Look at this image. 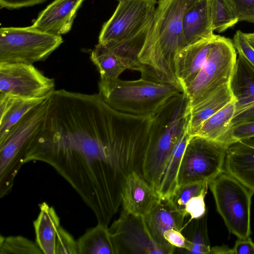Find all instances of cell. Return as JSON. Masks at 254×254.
<instances>
[{"label":"cell","instance_id":"6da1fadb","mask_svg":"<svg viewBox=\"0 0 254 254\" xmlns=\"http://www.w3.org/2000/svg\"><path fill=\"white\" fill-rule=\"evenodd\" d=\"M54 168L108 226L122 204L125 180L117 111L99 93L55 90L24 163Z\"/></svg>","mask_w":254,"mask_h":254},{"label":"cell","instance_id":"7a4b0ae2","mask_svg":"<svg viewBox=\"0 0 254 254\" xmlns=\"http://www.w3.org/2000/svg\"><path fill=\"white\" fill-rule=\"evenodd\" d=\"M197 0H158L150 29L138 56L137 71L141 78L183 90L176 76L175 59L187 47L183 34V16Z\"/></svg>","mask_w":254,"mask_h":254},{"label":"cell","instance_id":"3957f363","mask_svg":"<svg viewBox=\"0 0 254 254\" xmlns=\"http://www.w3.org/2000/svg\"><path fill=\"white\" fill-rule=\"evenodd\" d=\"M190 116V100L183 93L169 99L152 118L141 175L157 191L169 158L182 135L189 131Z\"/></svg>","mask_w":254,"mask_h":254},{"label":"cell","instance_id":"277c9868","mask_svg":"<svg viewBox=\"0 0 254 254\" xmlns=\"http://www.w3.org/2000/svg\"><path fill=\"white\" fill-rule=\"evenodd\" d=\"M99 94L113 109L127 114L153 118L171 98L184 93L172 84L140 78L123 80L119 78L101 80Z\"/></svg>","mask_w":254,"mask_h":254},{"label":"cell","instance_id":"5b68a950","mask_svg":"<svg viewBox=\"0 0 254 254\" xmlns=\"http://www.w3.org/2000/svg\"><path fill=\"white\" fill-rule=\"evenodd\" d=\"M48 98L26 114L0 140V198L11 191L16 176L25 164L30 142L44 121Z\"/></svg>","mask_w":254,"mask_h":254},{"label":"cell","instance_id":"8992f818","mask_svg":"<svg viewBox=\"0 0 254 254\" xmlns=\"http://www.w3.org/2000/svg\"><path fill=\"white\" fill-rule=\"evenodd\" d=\"M237 59L233 41L216 35L204 64L184 91L191 109L230 83Z\"/></svg>","mask_w":254,"mask_h":254},{"label":"cell","instance_id":"52a82bcc","mask_svg":"<svg viewBox=\"0 0 254 254\" xmlns=\"http://www.w3.org/2000/svg\"><path fill=\"white\" fill-rule=\"evenodd\" d=\"M217 210L230 232L238 238L250 237L251 207L254 193L223 171L208 183Z\"/></svg>","mask_w":254,"mask_h":254},{"label":"cell","instance_id":"ba28073f","mask_svg":"<svg viewBox=\"0 0 254 254\" xmlns=\"http://www.w3.org/2000/svg\"><path fill=\"white\" fill-rule=\"evenodd\" d=\"M64 42L61 36L28 27L0 29V63H34L45 61Z\"/></svg>","mask_w":254,"mask_h":254},{"label":"cell","instance_id":"9c48e42d","mask_svg":"<svg viewBox=\"0 0 254 254\" xmlns=\"http://www.w3.org/2000/svg\"><path fill=\"white\" fill-rule=\"evenodd\" d=\"M229 146L197 135L190 136L178 175L179 185L209 182L224 171Z\"/></svg>","mask_w":254,"mask_h":254},{"label":"cell","instance_id":"30bf717a","mask_svg":"<svg viewBox=\"0 0 254 254\" xmlns=\"http://www.w3.org/2000/svg\"><path fill=\"white\" fill-rule=\"evenodd\" d=\"M55 79L33 64L0 63V94L27 99H46L55 89Z\"/></svg>","mask_w":254,"mask_h":254},{"label":"cell","instance_id":"8fae6325","mask_svg":"<svg viewBox=\"0 0 254 254\" xmlns=\"http://www.w3.org/2000/svg\"><path fill=\"white\" fill-rule=\"evenodd\" d=\"M157 0H122L111 18L102 26L98 43L118 42L143 26L153 15Z\"/></svg>","mask_w":254,"mask_h":254},{"label":"cell","instance_id":"7c38bea8","mask_svg":"<svg viewBox=\"0 0 254 254\" xmlns=\"http://www.w3.org/2000/svg\"><path fill=\"white\" fill-rule=\"evenodd\" d=\"M109 230L116 254H166L152 237L144 217L123 209Z\"/></svg>","mask_w":254,"mask_h":254},{"label":"cell","instance_id":"4fadbf2b","mask_svg":"<svg viewBox=\"0 0 254 254\" xmlns=\"http://www.w3.org/2000/svg\"><path fill=\"white\" fill-rule=\"evenodd\" d=\"M235 100L231 126L254 121V67L239 55L229 83Z\"/></svg>","mask_w":254,"mask_h":254},{"label":"cell","instance_id":"5bb4252c","mask_svg":"<svg viewBox=\"0 0 254 254\" xmlns=\"http://www.w3.org/2000/svg\"><path fill=\"white\" fill-rule=\"evenodd\" d=\"M186 217L183 213L176 209L170 199L161 198L144 217L152 237L166 254H174L176 248L165 240L163 237L164 232L172 228L181 231Z\"/></svg>","mask_w":254,"mask_h":254},{"label":"cell","instance_id":"9a60e30c","mask_svg":"<svg viewBox=\"0 0 254 254\" xmlns=\"http://www.w3.org/2000/svg\"><path fill=\"white\" fill-rule=\"evenodd\" d=\"M84 0H54L38 15L32 26L43 32L61 36L71 29Z\"/></svg>","mask_w":254,"mask_h":254},{"label":"cell","instance_id":"2e32d148","mask_svg":"<svg viewBox=\"0 0 254 254\" xmlns=\"http://www.w3.org/2000/svg\"><path fill=\"white\" fill-rule=\"evenodd\" d=\"M122 195L123 209L144 217L160 198L157 191L135 171L126 177Z\"/></svg>","mask_w":254,"mask_h":254},{"label":"cell","instance_id":"e0dca14e","mask_svg":"<svg viewBox=\"0 0 254 254\" xmlns=\"http://www.w3.org/2000/svg\"><path fill=\"white\" fill-rule=\"evenodd\" d=\"M224 171L254 194V137L236 142L228 147Z\"/></svg>","mask_w":254,"mask_h":254},{"label":"cell","instance_id":"ac0fdd59","mask_svg":"<svg viewBox=\"0 0 254 254\" xmlns=\"http://www.w3.org/2000/svg\"><path fill=\"white\" fill-rule=\"evenodd\" d=\"M215 35L187 47L177 55L175 59L176 73L184 92L204 64Z\"/></svg>","mask_w":254,"mask_h":254},{"label":"cell","instance_id":"d6986e66","mask_svg":"<svg viewBox=\"0 0 254 254\" xmlns=\"http://www.w3.org/2000/svg\"><path fill=\"white\" fill-rule=\"evenodd\" d=\"M183 34L187 47L212 37L209 0H198L185 12ZM186 47V48H187Z\"/></svg>","mask_w":254,"mask_h":254},{"label":"cell","instance_id":"ffe728a7","mask_svg":"<svg viewBox=\"0 0 254 254\" xmlns=\"http://www.w3.org/2000/svg\"><path fill=\"white\" fill-rule=\"evenodd\" d=\"M40 213L33 222L36 244L44 254H56L60 219L55 209L46 202L39 204Z\"/></svg>","mask_w":254,"mask_h":254},{"label":"cell","instance_id":"44dd1931","mask_svg":"<svg viewBox=\"0 0 254 254\" xmlns=\"http://www.w3.org/2000/svg\"><path fill=\"white\" fill-rule=\"evenodd\" d=\"M46 99H27L0 94V140L26 114Z\"/></svg>","mask_w":254,"mask_h":254},{"label":"cell","instance_id":"7402d4cb","mask_svg":"<svg viewBox=\"0 0 254 254\" xmlns=\"http://www.w3.org/2000/svg\"><path fill=\"white\" fill-rule=\"evenodd\" d=\"M190 137L188 131L184 133L166 163L157 191L161 198L170 199L179 186L178 175L181 163Z\"/></svg>","mask_w":254,"mask_h":254},{"label":"cell","instance_id":"603a6c76","mask_svg":"<svg viewBox=\"0 0 254 254\" xmlns=\"http://www.w3.org/2000/svg\"><path fill=\"white\" fill-rule=\"evenodd\" d=\"M234 99L229 84L224 86L212 96L191 109L189 134L193 136L201 125Z\"/></svg>","mask_w":254,"mask_h":254},{"label":"cell","instance_id":"cb8c5ba5","mask_svg":"<svg viewBox=\"0 0 254 254\" xmlns=\"http://www.w3.org/2000/svg\"><path fill=\"white\" fill-rule=\"evenodd\" d=\"M77 244L78 254H116L109 228L102 223L87 230Z\"/></svg>","mask_w":254,"mask_h":254},{"label":"cell","instance_id":"d4e9b609","mask_svg":"<svg viewBox=\"0 0 254 254\" xmlns=\"http://www.w3.org/2000/svg\"><path fill=\"white\" fill-rule=\"evenodd\" d=\"M186 238L188 247L180 253L209 254L211 247L208 236L207 213L198 219L189 220L181 230Z\"/></svg>","mask_w":254,"mask_h":254},{"label":"cell","instance_id":"484cf974","mask_svg":"<svg viewBox=\"0 0 254 254\" xmlns=\"http://www.w3.org/2000/svg\"><path fill=\"white\" fill-rule=\"evenodd\" d=\"M90 59L98 68L101 80L119 78L125 70L129 69L124 60L99 43L92 51Z\"/></svg>","mask_w":254,"mask_h":254},{"label":"cell","instance_id":"4316f807","mask_svg":"<svg viewBox=\"0 0 254 254\" xmlns=\"http://www.w3.org/2000/svg\"><path fill=\"white\" fill-rule=\"evenodd\" d=\"M234 112L235 100L233 99L207 119L194 135L218 141L231 127Z\"/></svg>","mask_w":254,"mask_h":254},{"label":"cell","instance_id":"83f0119b","mask_svg":"<svg viewBox=\"0 0 254 254\" xmlns=\"http://www.w3.org/2000/svg\"><path fill=\"white\" fill-rule=\"evenodd\" d=\"M213 30L222 33L239 22L228 0H209Z\"/></svg>","mask_w":254,"mask_h":254},{"label":"cell","instance_id":"f1b7e54d","mask_svg":"<svg viewBox=\"0 0 254 254\" xmlns=\"http://www.w3.org/2000/svg\"><path fill=\"white\" fill-rule=\"evenodd\" d=\"M36 243L22 236L0 237V254H43Z\"/></svg>","mask_w":254,"mask_h":254},{"label":"cell","instance_id":"f546056e","mask_svg":"<svg viewBox=\"0 0 254 254\" xmlns=\"http://www.w3.org/2000/svg\"><path fill=\"white\" fill-rule=\"evenodd\" d=\"M208 187V183L205 182L179 186L170 199L176 209L187 217L185 211L186 203L192 197L207 192Z\"/></svg>","mask_w":254,"mask_h":254},{"label":"cell","instance_id":"4dcf8cb0","mask_svg":"<svg viewBox=\"0 0 254 254\" xmlns=\"http://www.w3.org/2000/svg\"><path fill=\"white\" fill-rule=\"evenodd\" d=\"M253 137H254V121L231 126L218 141L229 146L236 142Z\"/></svg>","mask_w":254,"mask_h":254},{"label":"cell","instance_id":"1f68e13d","mask_svg":"<svg viewBox=\"0 0 254 254\" xmlns=\"http://www.w3.org/2000/svg\"><path fill=\"white\" fill-rule=\"evenodd\" d=\"M56 254H78L77 241L61 226L57 233Z\"/></svg>","mask_w":254,"mask_h":254},{"label":"cell","instance_id":"d6a6232c","mask_svg":"<svg viewBox=\"0 0 254 254\" xmlns=\"http://www.w3.org/2000/svg\"><path fill=\"white\" fill-rule=\"evenodd\" d=\"M239 21L254 23V0H228Z\"/></svg>","mask_w":254,"mask_h":254},{"label":"cell","instance_id":"836d02e7","mask_svg":"<svg viewBox=\"0 0 254 254\" xmlns=\"http://www.w3.org/2000/svg\"><path fill=\"white\" fill-rule=\"evenodd\" d=\"M207 192L190 198L186 203L185 211L187 216L190 215V220L198 219L206 213L204 197Z\"/></svg>","mask_w":254,"mask_h":254},{"label":"cell","instance_id":"e575fe53","mask_svg":"<svg viewBox=\"0 0 254 254\" xmlns=\"http://www.w3.org/2000/svg\"><path fill=\"white\" fill-rule=\"evenodd\" d=\"M232 41L239 55L244 57L254 67V49L246 40L244 33L239 30L237 31Z\"/></svg>","mask_w":254,"mask_h":254},{"label":"cell","instance_id":"d590c367","mask_svg":"<svg viewBox=\"0 0 254 254\" xmlns=\"http://www.w3.org/2000/svg\"><path fill=\"white\" fill-rule=\"evenodd\" d=\"M163 237L168 244L176 248V250L184 251L187 249V241L181 231L170 229L164 232Z\"/></svg>","mask_w":254,"mask_h":254},{"label":"cell","instance_id":"8d00e7d4","mask_svg":"<svg viewBox=\"0 0 254 254\" xmlns=\"http://www.w3.org/2000/svg\"><path fill=\"white\" fill-rule=\"evenodd\" d=\"M47 0H0V8L18 9L41 4Z\"/></svg>","mask_w":254,"mask_h":254},{"label":"cell","instance_id":"74e56055","mask_svg":"<svg viewBox=\"0 0 254 254\" xmlns=\"http://www.w3.org/2000/svg\"><path fill=\"white\" fill-rule=\"evenodd\" d=\"M232 249L234 254H254V243L250 237L238 238Z\"/></svg>","mask_w":254,"mask_h":254},{"label":"cell","instance_id":"f35d334b","mask_svg":"<svg viewBox=\"0 0 254 254\" xmlns=\"http://www.w3.org/2000/svg\"><path fill=\"white\" fill-rule=\"evenodd\" d=\"M210 254H233L232 249H230L227 246H216L211 248Z\"/></svg>","mask_w":254,"mask_h":254},{"label":"cell","instance_id":"ab89813d","mask_svg":"<svg viewBox=\"0 0 254 254\" xmlns=\"http://www.w3.org/2000/svg\"><path fill=\"white\" fill-rule=\"evenodd\" d=\"M244 35L249 45L254 49V32L245 33Z\"/></svg>","mask_w":254,"mask_h":254},{"label":"cell","instance_id":"60d3db41","mask_svg":"<svg viewBox=\"0 0 254 254\" xmlns=\"http://www.w3.org/2000/svg\"><path fill=\"white\" fill-rule=\"evenodd\" d=\"M119 0L120 1V0Z\"/></svg>","mask_w":254,"mask_h":254}]
</instances>
